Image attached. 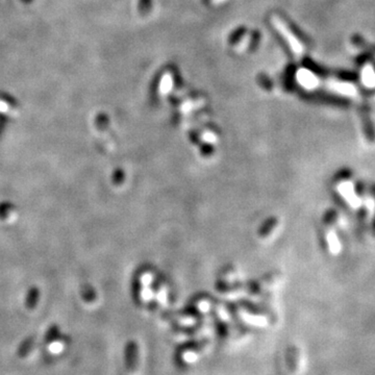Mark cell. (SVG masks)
I'll list each match as a JSON object with an SVG mask.
<instances>
[{
	"instance_id": "obj_1",
	"label": "cell",
	"mask_w": 375,
	"mask_h": 375,
	"mask_svg": "<svg viewBox=\"0 0 375 375\" xmlns=\"http://www.w3.org/2000/svg\"><path fill=\"white\" fill-rule=\"evenodd\" d=\"M334 189L346 205L359 210L367 191L360 185L351 171L343 170L334 181Z\"/></svg>"
},
{
	"instance_id": "obj_3",
	"label": "cell",
	"mask_w": 375,
	"mask_h": 375,
	"mask_svg": "<svg viewBox=\"0 0 375 375\" xmlns=\"http://www.w3.org/2000/svg\"><path fill=\"white\" fill-rule=\"evenodd\" d=\"M38 298H39V290L37 288H32L27 294V299H26V306L27 307H35L37 302H38Z\"/></svg>"
},
{
	"instance_id": "obj_2",
	"label": "cell",
	"mask_w": 375,
	"mask_h": 375,
	"mask_svg": "<svg viewBox=\"0 0 375 375\" xmlns=\"http://www.w3.org/2000/svg\"><path fill=\"white\" fill-rule=\"evenodd\" d=\"M343 219L337 210H329L325 213L322 222V240L325 250L330 255H338L342 248L340 229H342Z\"/></svg>"
},
{
	"instance_id": "obj_4",
	"label": "cell",
	"mask_w": 375,
	"mask_h": 375,
	"mask_svg": "<svg viewBox=\"0 0 375 375\" xmlns=\"http://www.w3.org/2000/svg\"><path fill=\"white\" fill-rule=\"evenodd\" d=\"M373 193H374V195H375V189H374V192H373Z\"/></svg>"
}]
</instances>
